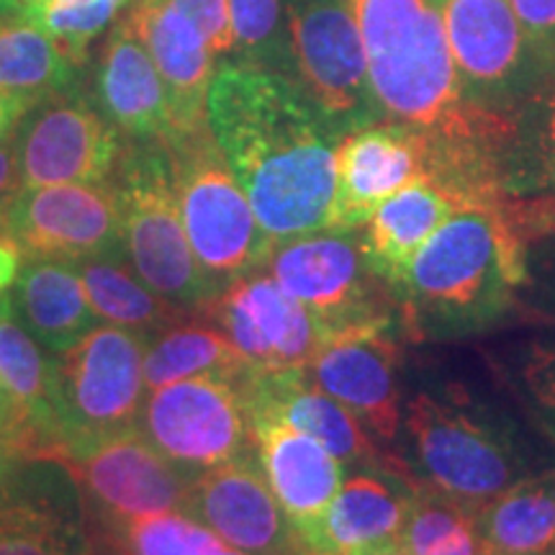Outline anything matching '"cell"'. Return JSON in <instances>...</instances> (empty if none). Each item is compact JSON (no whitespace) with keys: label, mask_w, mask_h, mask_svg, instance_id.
I'll return each instance as SVG.
<instances>
[{"label":"cell","mask_w":555,"mask_h":555,"mask_svg":"<svg viewBox=\"0 0 555 555\" xmlns=\"http://www.w3.org/2000/svg\"><path fill=\"white\" fill-rule=\"evenodd\" d=\"M208 127L270 237L332 224L343 137L296 82L224 62L208 88Z\"/></svg>","instance_id":"cell-1"},{"label":"cell","mask_w":555,"mask_h":555,"mask_svg":"<svg viewBox=\"0 0 555 555\" xmlns=\"http://www.w3.org/2000/svg\"><path fill=\"white\" fill-rule=\"evenodd\" d=\"M380 119L425 139L427 178L461 204L489 201V150L502 111L463 93L433 0H350Z\"/></svg>","instance_id":"cell-2"},{"label":"cell","mask_w":555,"mask_h":555,"mask_svg":"<svg viewBox=\"0 0 555 555\" xmlns=\"http://www.w3.org/2000/svg\"><path fill=\"white\" fill-rule=\"evenodd\" d=\"M527 258V242L494 206L461 204L393 288L401 327L422 339H461L496 327L530 283Z\"/></svg>","instance_id":"cell-3"},{"label":"cell","mask_w":555,"mask_h":555,"mask_svg":"<svg viewBox=\"0 0 555 555\" xmlns=\"http://www.w3.org/2000/svg\"><path fill=\"white\" fill-rule=\"evenodd\" d=\"M406 468L420 489L476 512L527 476L509 429L468 397L420 391L404 401Z\"/></svg>","instance_id":"cell-4"},{"label":"cell","mask_w":555,"mask_h":555,"mask_svg":"<svg viewBox=\"0 0 555 555\" xmlns=\"http://www.w3.org/2000/svg\"><path fill=\"white\" fill-rule=\"evenodd\" d=\"M114 176L124 249L134 273L157 296L180 309L198 311L221 288L193 255L165 142H131Z\"/></svg>","instance_id":"cell-5"},{"label":"cell","mask_w":555,"mask_h":555,"mask_svg":"<svg viewBox=\"0 0 555 555\" xmlns=\"http://www.w3.org/2000/svg\"><path fill=\"white\" fill-rule=\"evenodd\" d=\"M165 147L185 234L206 275L224 288L266 266L275 240L260 227L211 127L170 134Z\"/></svg>","instance_id":"cell-6"},{"label":"cell","mask_w":555,"mask_h":555,"mask_svg":"<svg viewBox=\"0 0 555 555\" xmlns=\"http://www.w3.org/2000/svg\"><path fill=\"white\" fill-rule=\"evenodd\" d=\"M288 296L332 332L401 319L399 301L373 268L363 227H322L275 240L266 266Z\"/></svg>","instance_id":"cell-7"},{"label":"cell","mask_w":555,"mask_h":555,"mask_svg":"<svg viewBox=\"0 0 555 555\" xmlns=\"http://www.w3.org/2000/svg\"><path fill=\"white\" fill-rule=\"evenodd\" d=\"M291 82L339 137L384 121L367 80L363 34L350 0H283Z\"/></svg>","instance_id":"cell-8"},{"label":"cell","mask_w":555,"mask_h":555,"mask_svg":"<svg viewBox=\"0 0 555 555\" xmlns=\"http://www.w3.org/2000/svg\"><path fill=\"white\" fill-rule=\"evenodd\" d=\"M142 358L144 337L116 324L93 327L52 358L57 453L88 437L137 427L147 388Z\"/></svg>","instance_id":"cell-9"},{"label":"cell","mask_w":555,"mask_h":555,"mask_svg":"<svg viewBox=\"0 0 555 555\" xmlns=\"http://www.w3.org/2000/svg\"><path fill=\"white\" fill-rule=\"evenodd\" d=\"M502 116L489 157V206L532 247L555 237V67Z\"/></svg>","instance_id":"cell-10"},{"label":"cell","mask_w":555,"mask_h":555,"mask_svg":"<svg viewBox=\"0 0 555 555\" xmlns=\"http://www.w3.org/2000/svg\"><path fill=\"white\" fill-rule=\"evenodd\" d=\"M54 461L73 474L82 502L93 506L90 522H101L103 530L139 517L185 512L193 476L159 453L139 427L73 442Z\"/></svg>","instance_id":"cell-11"},{"label":"cell","mask_w":555,"mask_h":555,"mask_svg":"<svg viewBox=\"0 0 555 555\" xmlns=\"http://www.w3.org/2000/svg\"><path fill=\"white\" fill-rule=\"evenodd\" d=\"M139 433L191 476L255 453L245 401L234 380L198 376L152 391Z\"/></svg>","instance_id":"cell-12"},{"label":"cell","mask_w":555,"mask_h":555,"mask_svg":"<svg viewBox=\"0 0 555 555\" xmlns=\"http://www.w3.org/2000/svg\"><path fill=\"white\" fill-rule=\"evenodd\" d=\"M0 237L31 260L82 262L127 253L111 180L21 189L0 219Z\"/></svg>","instance_id":"cell-13"},{"label":"cell","mask_w":555,"mask_h":555,"mask_svg":"<svg viewBox=\"0 0 555 555\" xmlns=\"http://www.w3.org/2000/svg\"><path fill=\"white\" fill-rule=\"evenodd\" d=\"M470 103L509 108L545 73L509 0H433Z\"/></svg>","instance_id":"cell-14"},{"label":"cell","mask_w":555,"mask_h":555,"mask_svg":"<svg viewBox=\"0 0 555 555\" xmlns=\"http://www.w3.org/2000/svg\"><path fill=\"white\" fill-rule=\"evenodd\" d=\"M13 144L21 189L106 183L124 152L119 131L78 88L26 111L13 131Z\"/></svg>","instance_id":"cell-15"},{"label":"cell","mask_w":555,"mask_h":555,"mask_svg":"<svg viewBox=\"0 0 555 555\" xmlns=\"http://www.w3.org/2000/svg\"><path fill=\"white\" fill-rule=\"evenodd\" d=\"M399 327L401 319H384L332 332L304 367L311 384L352 412L380 448L399 440L404 422Z\"/></svg>","instance_id":"cell-16"},{"label":"cell","mask_w":555,"mask_h":555,"mask_svg":"<svg viewBox=\"0 0 555 555\" xmlns=\"http://www.w3.org/2000/svg\"><path fill=\"white\" fill-rule=\"evenodd\" d=\"M253 367H307L324 332L266 268L234 278L198 309Z\"/></svg>","instance_id":"cell-17"},{"label":"cell","mask_w":555,"mask_h":555,"mask_svg":"<svg viewBox=\"0 0 555 555\" xmlns=\"http://www.w3.org/2000/svg\"><path fill=\"white\" fill-rule=\"evenodd\" d=\"M0 555H99L78 483L54 457H24L0 481Z\"/></svg>","instance_id":"cell-18"},{"label":"cell","mask_w":555,"mask_h":555,"mask_svg":"<svg viewBox=\"0 0 555 555\" xmlns=\"http://www.w3.org/2000/svg\"><path fill=\"white\" fill-rule=\"evenodd\" d=\"M185 515L247 555H307L255 453L193 476Z\"/></svg>","instance_id":"cell-19"},{"label":"cell","mask_w":555,"mask_h":555,"mask_svg":"<svg viewBox=\"0 0 555 555\" xmlns=\"http://www.w3.org/2000/svg\"><path fill=\"white\" fill-rule=\"evenodd\" d=\"M234 384L240 388L245 409H268L283 416L296 429L322 442L343 468H380L414 481L406 463L388 455L352 412L311 384L304 367H286V371L247 367Z\"/></svg>","instance_id":"cell-20"},{"label":"cell","mask_w":555,"mask_h":555,"mask_svg":"<svg viewBox=\"0 0 555 555\" xmlns=\"http://www.w3.org/2000/svg\"><path fill=\"white\" fill-rule=\"evenodd\" d=\"M255 457L268 486L301 538L304 553L343 486V466L322 442L268 409H247Z\"/></svg>","instance_id":"cell-21"},{"label":"cell","mask_w":555,"mask_h":555,"mask_svg":"<svg viewBox=\"0 0 555 555\" xmlns=\"http://www.w3.org/2000/svg\"><path fill=\"white\" fill-rule=\"evenodd\" d=\"M420 178H427V150L420 134L388 121L350 131L337 147L330 227H363L386 198Z\"/></svg>","instance_id":"cell-22"},{"label":"cell","mask_w":555,"mask_h":555,"mask_svg":"<svg viewBox=\"0 0 555 555\" xmlns=\"http://www.w3.org/2000/svg\"><path fill=\"white\" fill-rule=\"evenodd\" d=\"M127 21L147 47L165 93L172 131H191L208 124V88L217 75V57L206 39L170 0H139Z\"/></svg>","instance_id":"cell-23"},{"label":"cell","mask_w":555,"mask_h":555,"mask_svg":"<svg viewBox=\"0 0 555 555\" xmlns=\"http://www.w3.org/2000/svg\"><path fill=\"white\" fill-rule=\"evenodd\" d=\"M95 106L131 142H165L172 131L163 78L127 18L111 26L99 52Z\"/></svg>","instance_id":"cell-24"},{"label":"cell","mask_w":555,"mask_h":555,"mask_svg":"<svg viewBox=\"0 0 555 555\" xmlns=\"http://www.w3.org/2000/svg\"><path fill=\"white\" fill-rule=\"evenodd\" d=\"M420 486L380 468H356L343 478L307 555H356L399 543Z\"/></svg>","instance_id":"cell-25"},{"label":"cell","mask_w":555,"mask_h":555,"mask_svg":"<svg viewBox=\"0 0 555 555\" xmlns=\"http://www.w3.org/2000/svg\"><path fill=\"white\" fill-rule=\"evenodd\" d=\"M461 206L453 193L429 178H420L386 198L363 224L373 268L391 288L412 266L425 242Z\"/></svg>","instance_id":"cell-26"},{"label":"cell","mask_w":555,"mask_h":555,"mask_svg":"<svg viewBox=\"0 0 555 555\" xmlns=\"http://www.w3.org/2000/svg\"><path fill=\"white\" fill-rule=\"evenodd\" d=\"M9 301L18 322L52 352L69 350L99 327V317L78 275V262L34 260L16 278Z\"/></svg>","instance_id":"cell-27"},{"label":"cell","mask_w":555,"mask_h":555,"mask_svg":"<svg viewBox=\"0 0 555 555\" xmlns=\"http://www.w3.org/2000/svg\"><path fill=\"white\" fill-rule=\"evenodd\" d=\"M78 65L31 21L21 0H0V90L24 111L78 88Z\"/></svg>","instance_id":"cell-28"},{"label":"cell","mask_w":555,"mask_h":555,"mask_svg":"<svg viewBox=\"0 0 555 555\" xmlns=\"http://www.w3.org/2000/svg\"><path fill=\"white\" fill-rule=\"evenodd\" d=\"M0 384L29 427L34 457H52L57 453L54 363L13 314L9 296H0Z\"/></svg>","instance_id":"cell-29"},{"label":"cell","mask_w":555,"mask_h":555,"mask_svg":"<svg viewBox=\"0 0 555 555\" xmlns=\"http://www.w3.org/2000/svg\"><path fill=\"white\" fill-rule=\"evenodd\" d=\"M474 519L478 555H555V470L519 478Z\"/></svg>","instance_id":"cell-30"},{"label":"cell","mask_w":555,"mask_h":555,"mask_svg":"<svg viewBox=\"0 0 555 555\" xmlns=\"http://www.w3.org/2000/svg\"><path fill=\"white\" fill-rule=\"evenodd\" d=\"M253 367L208 319H178L144 339V386L155 391L172 380L219 376L237 380Z\"/></svg>","instance_id":"cell-31"},{"label":"cell","mask_w":555,"mask_h":555,"mask_svg":"<svg viewBox=\"0 0 555 555\" xmlns=\"http://www.w3.org/2000/svg\"><path fill=\"white\" fill-rule=\"evenodd\" d=\"M78 270L90 307L103 322L150 339V335H157L159 330L183 319V309L157 296L142 278L129 273V268L116 262V258L82 260Z\"/></svg>","instance_id":"cell-32"},{"label":"cell","mask_w":555,"mask_h":555,"mask_svg":"<svg viewBox=\"0 0 555 555\" xmlns=\"http://www.w3.org/2000/svg\"><path fill=\"white\" fill-rule=\"evenodd\" d=\"M232 54L227 62L270 69L291 80L288 21L283 0H229Z\"/></svg>","instance_id":"cell-33"},{"label":"cell","mask_w":555,"mask_h":555,"mask_svg":"<svg viewBox=\"0 0 555 555\" xmlns=\"http://www.w3.org/2000/svg\"><path fill=\"white\" fill-rule=\"evenodd\" d=\"M106 535L121 555H208L219 543L208 527L185 512H165L111 525Z\"/></svg>","instance_id":"cell-34"},{"label":"cell","mask_w":555,"mask_h":555,"mask_svg":"<svg viewBox=\"0 0 555 555\" xmlns=\"http://www.w3.org/2000/svg\"><path fill=\"white\" fill-rule=\"evenodd\" d=\"M129 0H44L34 5L31 21L41 26L73 65H86L88 50L114 24Z\"/></svg>","instance_id":"cell-35"},{"label":"cell","mask_w":555,"mask_h":555,"mask_svg":"<svg viewBox=\"0 0 555 555\" xmlns=\"http://www.w3.org/2000/svg\"><path fill=\"white\" fill-rule=\"evenodd\" d=\"M515 373L525 404L555 440V339L527 345L519 352Z\"/></svg>","instance_id":"cell-36"},{"label":"cell","mask_w":555,"mask_h":555,"mask_svg":"<svg viewBox=\"0 0 555 555\" xmlns=\"http://www.w3.org/2000/svg\"><path fill=\"white\" fill-rule=\"evenodd\" d=\"M170 3L201 31L214 57L227 62L229 54H232L229 0H170Z\"/></svg>","instance_id":"cell-37"},{"label":"cell","mask_w":555,"mask_h":555,"mask_svg":"<svg viewBox=\"0 0 555 555\" xmlns=\"http://www.w3.org/2000/svg\"><path fill=\"white\" fill-rule=\"evenodd\" d=\"M532 50L543 65L555 67V0H509Z\"/></svg>","instance_id":"cell-38"},{"label":"cell","mask_w":555,"mask_h":555,"mask_svg":"<svg viewBox=\"0 0 555 555\" xmlns=\"http://www.w3.org/2000/svg\"><path fill=\"white\" fill-rule=\"evenodd\" d=\"M0 440L11 442V446H16L21 453L34 457L29 427H26L24 416H21L18 406L13 404V399L9 397L3 384H0Z\"/></svg>","instance_id":"cell-39"},{"label":"cell","mask_w":555,"mask_h":555,"mask_svg":"<svg viewBox=\"0 0 555 555\" xmlns=\"http://www.w3.org/2000/svg\"><path fill=\"white\" fill-rule=\"evenodd\" d=\"M21 191V176H18V159H16V144L13 137L0 142V219H3L5 208L16 193Z\"/></svg>","instance_id":"cell-40"},{"label":"cell","mask_w":555,"mask_h":555,"mask_svg":"<svg viewBox=\"0 0 555 555\" xmlns=\"http://www.w3.org/2000/svg\"><path fill=\"white\" fill-rule=\"evenodd\" d=\"M425 555H478V532H476V519L461 525L457 530L450 532L435 543Z\"/></svg>","instance_id":"cell-41"},{"label":"cell","mask_w":555,"mask_h":555,"mask_svg":"<svg viewBox=\"0 0 555 555\" xmlns=\"http://www.w3.org/2000/svg\"><path fill=\"white\" fill-rule=\"evenodd\" d=\"M538 245H547L545 255L540 258L538 266L527 260V268H530V273H538L540 294H543V301L547 304V309H551V314L555 317V237L538 242Z\"/></svg>","instance_id":"cell-42"},{"label":"cell","mask_w":555,"mask_h":555,"mask_svg":"<svg viewBox=\"0 0 555 555\" xmlns=\"http://www.w3.org/2000/svg\"><path fill=\"white\" fill-rule=\"evenodd\" d=\"M21 268V253L11 240L0 237V296L5 294V288H11L18 278Z\"/></svg>","instance_id":"cell-43"},{"label":"cell","mask_w":555,"mask_h":555,"mask_svg":"<svg viewBox=\"0 0 555 555\" xmlns=\"http://www.w3.org/2000/svg\"><path fill=\"white\" fill-rule=\"evenodd\" d=\"M24 114L26 111L21 108L11 95H5L3 90H0V142H5V139L13 137V131H16L21 116Z\"/></svg>","instance_id":"cell-44"},{"label":"cell","mask_w":555,"mask_h":555,"mask_svg":"<svg viewBox=\"0 0 555 555\" xmlns=\"http://www.w3.org/2000/svg\"><path fill=\"white\" fill-rule=\"evenodd\" d=\"M24 457H29V455L21 453V450L16 446H11V442L0 440V481H3V478L9 476L13 468L24 461Z\"/></svg>","instance_id":"cell-45"},{"label":"cell","mask_w":555,"mask_h":555,"mask_svg":"<svg viewBox=\"0 0 555 555\" xmlns=\"http://www.w3.org/2000/svg\"><path fill=\"white\" fill-rule=\"evenodd\" d=\"M356 555H412V553H409L401 543H391V545H380V547H373V551H363Z\"/></svg>","instance_id":"cell-46"},{"label":"cell","mask_w":555,"mask_h":555,"mask_svg":"<svg viewBox=\"0 0 555 555\" xmlns=\"http://www.w3.org/2000/svg\"><path fill=\"white\" fill-rule=\"evenodd\" d=\"M208 555H247V553H242V551H237V547L227 545L224 540H219V543L211 547V553H208Z\"/></svg>","instance_id":"cell-47"},{"label":"cell","mask_w":555,"mask_h":555,"mask_svg":"<svg viewBox=\"0 0 555 555\" xmlns=\"http://www.w3.org/2000/svg\"><path fill=\"white\" fill-rule=\"evenodd\" d=\"M39 3H44V0H21V5H24L26 11L34 9V5H39Z\"/></svg>","instance_id":"cell-48"}]
</instances>
